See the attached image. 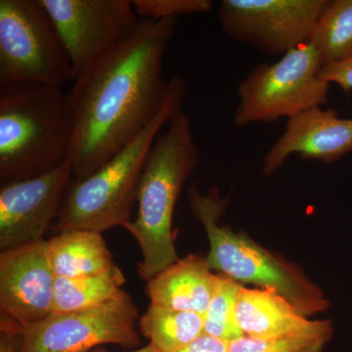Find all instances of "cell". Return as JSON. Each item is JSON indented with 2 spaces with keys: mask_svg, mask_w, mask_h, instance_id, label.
<instances>
[{
  "mask_svg": "<svg viewBox=\"0 0 352 352\" xmlns=\"http://www.w3.org/2000/svg\"><path fill=\"white\" fill-rule=\"evenodd\" d=\"M176 23L141 19L129 38L73 80L65 111L75 180L94 175L156 117L168 94L164 60Z\"/></svg>",
  "mask_w": 352,
  "mask_h": 352,
  "instance_id": "cell-1",
  "label": "cell"
},
{
  "mask_svg": "<svg viewBox=\"0 0 352 352\" xmlns=\"http://www.w3.org/2000/svg\"><path fill=\"white\" fill-rule=\"evenodd\" d=\"M199 162L192 120L180 112L153 143L139 182L138 215L122 227L142 252L138 273L145 281L178 261L173 214L183 186Z\"/></svg>",
  "mask_w": 352,
  "mask_h": 352,
  "instance_id": "cell-2",
  "label": "cell"
},
{
  "mask_svg": "<svg viewBox=\"0 0 352 352\" xmlns=\"http://www.w3.org/2000/svg\"><path fill=\"white\" fill-rule=\"evenodd\" d=\"M186 94V80L180 75L171 76L163 105L152 122L94 175L71 183L54 222L59 232L102 233L131 221L150 149L163 127L182 112Z\"/></svg>",
  "mask_w": 352,
  "mask_h": 352,
  "instance_id": "cell-3",
  "label": "cell"
},
{
  "mask_svg": "<svg viewBox=\"0 0 352 352\" xmlns=\"http://www.w3.org/2000/svg\"><path fill=\"white\" fill-rule=\"evenodd\" d=\"M72 134L62 87L21 82L0 87V179L45 175L69 161Z\"/></svg>",
  "mask_w": 352,
  "mask_h": 352,
  "instance_id": "cell-4",
  "label": "cell"
},
{
  "mask_svg": "<svg viewBox=\"0 0 352 352\" xmlns=\"http://www.w3.org/2000/svg\"><path fill=\"white\" fill-rule=\"evenodd\" d=\"M189 204L207 233L210 251L206 261L210 270L239 283L276 289L305 317L327 309L329 302L323 292L300 268L266 251L245 234L219 226L228 199L221 198L217 187L203 195L192 186Z\"/></svg>",
  "mask_w": 352,
  "mask_h": 352,
  "instance_id": "cell-5",
  "label": "cell"
},
{
  "mask_svg": "<svg viewBox=\"0 0 352 352\" xmlns=\"http://www.w3.org/2000/svg\"><path fill=\"white\" fill-rule=\"evenodd\" d=\"M323 67L318 51L305 43L275 63L254 67L237 87L234 124H272L327 103L330 83L319 78Z\"/></svg>",
  "mask_w": 352,
  "mask_h": 352,
  "instance_id": "cell-6",
  "label": "cell"
},
{
  "mask_svg": "<svg viewBox=\"0 0 352 352\" xmlns=\"http://www.w3.org/2000/svg\"><path fill=\"white\" fill-rule=\"evenodd\" d=\"M72 63L41 0H0V87L21 82L62 87Z\"/></svg>",
  "mask_w": 352,
  "mask_h": 352,
  "instance_id": "cell-7",
  "label": "cell"
},
{
  "mask_svg": "<svg viewBox=\"0 0 352 352\" xmlns=\"http://www.w3.org/2000/svg\"><path fill=\"white\" fill-rule=\"evenodd\" d=\"M140 319L127 292L110 302L80 311L52 312L43 321L18 329V352H90L101 344L138 349Z\"/></svg>",
  "mask_w": 352,
  "mask_h": 352,
  "instance_id": "cell-8",
  "label": "cell"
},
{
  "mask_svg": "<svg viewBox=\"0 0 352 352\" xmlns=\"http://www.w3.org/2000/svg\"><path fill=\"white\" fill-rule=\"evenodd\" d=\"M329 0H221L220 28L264 54L284 55L309 43Z\"/></svg>",
  "mask_w": 352,
  "mask_h": 352,
  "instance_id": "cell-9",
  "label": "cell"
},
{
  "mask_svg": "<svg viewBox=\"0 0 352 352\" xmlns=\"http://www.w3.org/2000/svg\"><path fill=\"white\" fill-rule=\"evenodd\" d=\"M72 63V82L138 27L131 0H41Z\"/></svg>",
  "mask_w": 352,
  "mask_h": 352,
  "instance_id": "cell-10",
  "label": "cell"
},
{
  "mask_svg": "<svg viewBox=\"0 0 352 352\" xmlns=\"http://www.w3.org/2000/svg\"><path fill=\"white\" fill-rule=\"evenodd\" d=\"M56 275L43 239L0 254L1 332L38 323L52 314Z\"/></svg>",
  "mask_w": 352,
  "mask_h": 352,
  "instance_id": "cell-11",
  "label": "cell"
},
{
  "mask_svg": "<svg viewBox=\"0 0 352 352\" xmlns=\"http://www.w3.org/2000/svg\"><path fill=\"white\" fill-rule=\"evenodd\" d=\"M73 177L68 161L45 175L1 183V251L44 239V234L59 214Z\"/></svg>",
  "mask_w": 352,
  "mask_h": 352,
  "instance_id": "cell-12",
  "label": "cell"
},
{
  "mask_svg": "<svg viewBox=\"0 0 352 352\" xmlns=\"http://www.w3.org/2000/svg\"><path fill=\"white\" fill-rule=\"evenodd\" d=\"M351 152L352 119L315 107L287 120L283 133L264 157L263 173H276L292 155L331 164Z\"/></svg>",
  "mask_w": 352,
  "mask_h": 352,
  "instance_id": "cell-13",
  "label": "cell"
},
{
  "mask_svg": "<svg viewBox=\"0 0 352 352\" xmlns=\"http://www.w3.org/2000/svg\"><path fill=\"white\" fill-rule=\"evenodd\" d=\"M235 318L245 336L259 339L291 336L332 337L330 320H309L274 289H241Z\"/></svg>",
  "mask_w": 352,
  "mask_h": 352,
  "instance_id": "cell-14",
  "label": "cell"
},
{
  "mask_svg": "<svg viewBox=\"0 0 352 352\" xmlns=\"http://www.w3.org/2000/svg\"><path fill=\"white\" fill-rule=\"evenodd\" d=\"M206 258L189 254L146 281L151 305L205 315L217 285Z\"/></svg>",
  "mask_w": 352,
  "mask_h": 352,
  "instance_id": "cell-15",
  "label": "cell"
},
{
  "mask_svg": "<svg viewBox=\"0 0 352 352\" xmlns=\"http://www.w3.org/2000/svg\"><path fill=\"white\" fill-rule=\"evenodd\" d=\"M48 258L56 277L101 274L115 267L101 233L87 230L59 232L47 240Z\"/></svg>",
  "mask_w": 352,
  "mask_h": 352,
  "instance_id": "cell-16",
  "label": "cell"
},
{
  "mask_svg": "<svg viewBox=\"0 0 352 352\" xmlns=\"http://www.w3.org/2000/svg\"><path fill=\"white\" fill-rule=\"evenodd\" d=\"M124 283L126 277L117 265L101 274L56 277L52 312L67 314L99 307L119 296Z\"/></svg>",
  "mask_w": 352,
  "mask_h": 352,
  "instance_id": "cell-17",
  "label": "cell"
},
{
  "mask_svg": "<svg viewBox=\"0 0 352 352\" xmlns=\"http://www.w3.org/2000/svg\"><path fill=\"white\" fill-rule=\"evenodd\" d=\"M139 327L157 352H175L204 335V315L150 305Z\"/></svg>",
  "mask_w": 352,
  "mask_h": 352,
  "instance_id": "cell-18",
  "label": "cell"
},
{
  "mask_svg": "<svg viewBox=\"0 0 352 352\" xmlns=\"http://www.w3.org/2000/svg\"><path fill=\"white\" fill-rule=\"evenodd\" d=\"M309 43L323 66L352 57V0H329Z\"/></svg>",
  "mask_w": 352,
  "mask_h": 352,
  "instance_id": "cell-19",
  "label": "cell"
},
{
  "mask_svg": "<svg viewBox=\"0 0 352 352\" xmlns=\"http://www.w3.org/2000/svg\"><path fill=\"white\" fill-rule=\"evenodd\" d=\"M239 282L226 275H217L214 295L204 315V333L231 342L244 337L235 318V305L241 289Z\"/></svg>",
  "mask_w": 352,
  "mask_h": 352,
  "instance_id": "cell-20",
  "label": "cell"
},
{
  "mask_svg": "<svg viewBox=\"0 0 352 352\" xmlns=\"http://www.w3.org/2000/svg\"><path fill=\"white\" fill-rule=\"evenodd\" d=\"M330 338L303 335L259 339L244 336L229 342L227 352H321Z\"/></svg>",
  "mask_w": 352,
  "mask_h": 352,
  "instance_id": "cell-21",
  "label": "cell"
},
{
  "mask_svg": "<svg viewBox=\"0 0 352 352\" xmlns=\"http://www.w3.org/2000/svg\"><path fill=\"white\" fill-rule=\"evenodd\" d=\"M134 11L140 19H177L179 16L210 13V0H132Z\"/></svg>",
  "mask_w": 352,
  "mask_h": 352,
  "instance_id": "cell-22",
  "label": "cell"
},
{
  "mask_svg": "<svg viewBox=\"0 0 352 352\" xmlns=\"http://www.w3.org/2000/svg\"><path fill=\"white\" fill-rule=\"evenodd\" d=\"M319 78L328 83H336L346 92L352 90V57L322 67Z\"/></svg>",
  "mask_w": 352,
  "mask_h": 352,
  "instance_id": "cell-23",
  "label": "cell"
},
{
  "mask_svg": "<svg viewBox=\"0 0 352 352\" xmlns=\"http://www.w3.org/2000/svg\"><path fill=\"white\" fill-rule=\"evenodd\" d=\"M229 342L201 335L193 342L175 352H227Z\"/></svg>",
  "mask_w": 352,
  "mask_h": 352,
  "instance_id": "cell-24",
  "label": "cell"
},
{
  "mask_svg": "<svg viewBox=\"0 0 352 352\" xmlns=\"http://www.w3.org/2000/svg\"><path fill=\"white\" fill-rule=\"evenodd\" d=\"M18 340L15 333L1 332L0 352H18Z\"/></svg>",
  "mask_w": 352,
  "mask_h": 352,
  "instance_id": "cell-25",
  "label": "cell"
},
{
  "mask_svg": "<svg viewBox=\"0 0 352 352\" xmlns=\"http://www.w3.org/2000/svg\"><path fill=\"white\" fill-rule=\"evenodd\" d=\"M94 352H107L104 351H96ZM129 352H157V349H155L153 344H149L147 346L142 347V349H135V351H132Z\"/></svg>",
  "mask_w": 352,
  "mask_h": 352,
  "instance_id": "cell-26",
  "label": "cell"
}]
</instances>
